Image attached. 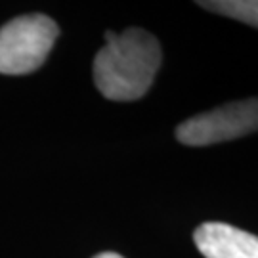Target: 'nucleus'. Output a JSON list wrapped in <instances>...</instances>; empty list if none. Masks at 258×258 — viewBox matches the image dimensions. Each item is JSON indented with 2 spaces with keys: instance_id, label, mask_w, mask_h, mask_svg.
<instances>
[{
  "instance_id": "1",
  "label": "nucleus",
  "mask_w": 258,
  "mask_h": 258,
  "mask_svg": "<svg viewBox=\"0 0 258 258\" xmlns=\"http://www.w3.org/2000/svg\"><path fill=\"white\" fill-rule=\"evenodd\" d=\"M161 44L151 33L130 27L107 31L105 46L94 57V83L113 102H134L151 88L161 67Z\"/></svg>"
},
{
  "instance_id": "2",
  "label": "nucleus",
  "mask_w": 258,
  "mask_h": 258,
  "mask_svg": "<svg viewBox=\"0 0 258 258\" xmlns=\"http://www.w3.org/2000/svg\"><path fill=\"white\" fill-rule=\"evenodd\" d=\"M59 29L44 14H31L8 21L0 29V73L27 75L46 61Z\"/></svg>"
},
{
  "instance_id": "3",
  "label": "nucleus",
  "mask_w": 258,
  "mask_h": 258,
  "mask_svg": "<svg viewBox=\"0 0 258 258\" xmlns=\"http://www.w3.org/2000/svg\"><path fill=\"white\" fill-rule=\"evenodd\" d=\"M258 130V98L230 102L216 109L199 113L176 128V138L184 146L203 148L243 138Z\"/></svg>"
},
{
  "instance_id": "4",
  "label": "nucleus",
  "mask_w": 258,
  "mask_h": 258,
  "mask_svg": "<svg viewBox=\"0 0 258 258\" xmlns=\"http://www.w3.org/2000/svg\"><path fill=\"white\" fill-rule=\"evenodd\" d=\"M205 258H258V235L224 222H205L194 233Z\"/></svg>"
},
{
  "instance_id": "5",
  "label": "nucleus",
  "mask_w": 258,
  "mask_h": 258,
  "mask_svg": "<svg viewBox=\"0 0 258 258\" xmlns=\"http://www.w3.org/2000/svg\"><path fill=\"white\" fill-rule=\"evenodd\" d=\"M199 6L214 14L258 27V0H212V2H199Z\"/></svg>"
},
{
  "instance_id": "6",
  "label": "nucleus",
  "mask_w": 258,
  "mask_h": 258,
  "mask_svg": "<svg viewBox=\"0 0 258 258\" xmlns=\"http://www.w3.org/2000/svg\"><path fill=\"white\" fill-rule=\"evenodd\" d=\"M94 258H124V256H120V254H117V252H111V250H107V252H100L98 256H94Z\"/></svg>"
}]
</instances>
